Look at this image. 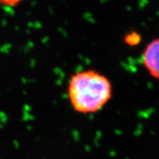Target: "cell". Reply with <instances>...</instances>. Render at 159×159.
<instances>
[{"label": "cell", "mask_w": 159, "mask_h": 159, "mask_svg": "<svg viewBox=\"0 0 159 159\" xmlns=\"http://www.w3.org/2000/svg\"><path fill=\"white\" fill-rule=\"evenodd\" d=\"M67 94L71 107L76 112L96 113L111 98L112 84L106 75L98 71H81L71 75Z\"/></svg>", "instance_id": "obj_1"}, {"label": "cell", "mask_w": 159, "mask_h": 159, "mask_svg": "<svg viewBox=\"0 0 159 159\" xmlns=\"http://www.w3.org/2000/svg\"><path fill=\"white\" fill-rule=\"evenodd\" d=\"M142 63L149 75L159 80V38L146 45L142 54Z\"/></svg>", "instance_id": "obj_2"}, {"label": "cell", "mask_w": 159, "mask_h": 159, "mask_svg": "<svg viewBox=\"0 0 159 159\" xmlns=\"http://www.w3.org/2000/svg\"><path fill=\"white\" fill-rule=\"evenodd\" d=\"M140 41V36L136 33H132V34H128L125 38V42L129 44L130 46H134V45L138 44Z\"/></svg>", "instance_id": "obj_3"}, {"label": "cell", "mask_w": 159, "mask_h": 159, "mask_svg": "<svg viewBox=\"0 0 159 159\" xmlns=\"http://www.w3.org/2000/svg\"><path fill=\"white\" fill-rule=\"evenodd\" d=\"M24 0H0V4L8 7H15Z\"/></svg>", "instance_id": "obj_4"}]
</instances>
